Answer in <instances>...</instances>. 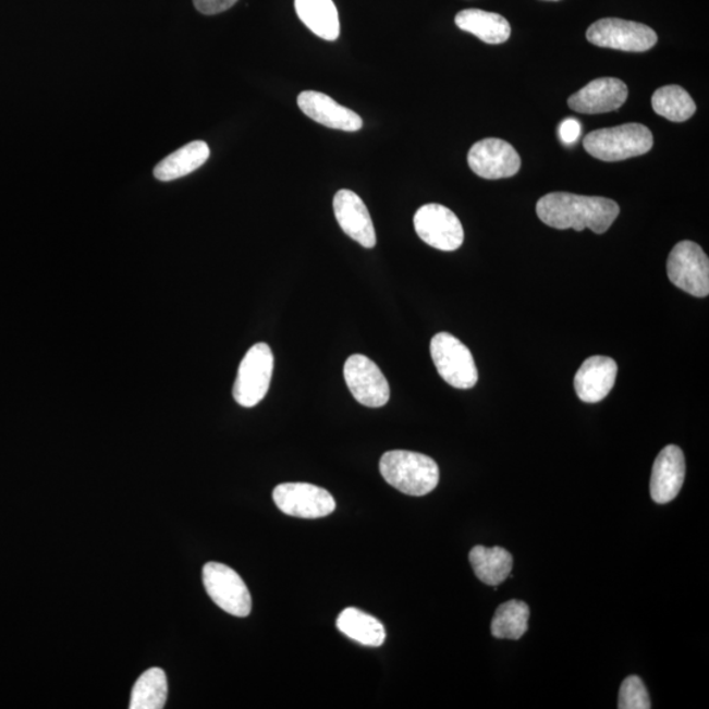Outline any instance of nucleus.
Listing matches in <instances>:
<instances>
[{"instance_id": "21", "label": "nucleus", "mask_w": 709, "mask_h": 709, "mask_svg": "<svg viewBox=\"0 0 709 709\" xmlns=\"http://www.w3.org/2000/svg\"><path fill=\"white\" fill-rule=\"evenodd\" d=\"M469 561L478 579L485 585L498 586L513 571V555L501 547L477 546L469 553Z\"/></svg>"}, {"instance_id": "13", "label": "nucleus", "mask_w": 709, "mask_h": 709, "mask_svg": "<svg viewBox=\"0 0 709 709\" xmlns=\"http://www.w3.org/2000/svg\"><path fill=\"white\" fill-rule=\"evenodd\" d=\"M628 99V87L618 78H598L567 99L578 113L597 114L619 110Z\"/></svg>"}, {"instance_id": "12", "label": "nucleus", "mask_w": 709, "mask_h": 709, "mask_svg": "<svg viewBox=\"0 0 709 709\" xmlns=\"http://www.w3.org/2000/svg\"><path fill=\"white\" fill-rule=\"evenodd\" d=\"M469 168L488 181L511 178L521 170L522 161L513 145L500 138H485L472 146Z\"/></svg>"}, {"instance_id": "23", "label": "nucleus", "mask_w": 709, "mask_h": 709, "mask_svg": "<svg viewBox=\"0 0 709 709\" xmlns=\"http://www.w3.org/2000/svg\"><path fill=\"white\" fill-rule=\"evenodd\" d=\"M168 679L162 669L146 670L132 689L131 709H162L168 700Z\"/></svg>"}, {"instance_id": "18", "label": "nucleus", "mask_w": 709, "mask_h": 709, "mask_svg": "<svg viewBox=\"0 0 709 709\" xmlns=\"http://www.w3.org/2000/svg\"><path fill=\"white\" fill-rule=\"evenodd\" d=\"M300 21L323 40L335 41L341 34L340 15L333 0H295Z\"/></svg>"}, {"instance_id": "27", "label": "nucleus", "mask_w": 709, "mask_h": 709, "mask_svg": "<svg viewBox=\"0 0 709 709\" xmlns=\"http://www.w3.org/2000/svg\"><path fill=\"white\" fill-rule=\"evenodd\" d=\"M239 0H194L197 11L204 15H217L232 9Z\"/></svg>"}, {"instance_id": "29", "label": "nucleus", "mask_w": 709, "mask_h": 709, "mask_svg": "<svg viewBox=\"0 0 709 709\" xmlns=\"http://www.w3.org/2000/svg\"><path fill=\"white\" fill-rule=\"evenodd\" d=\"M548 2H559V0H548Z\"/></svg>"}, {"instance_id": "2", "label": "nucleus", "mask_w": 709, "mask_h": 709, "mask_svg": "<svg viewBox=\"0 0 709 709\" xmlns=\"http://www.w3.org/2000/svg\"><path fill=\"white\" fill-rule=\"evenodd\" d=\"M380 473L384 480L401 493L424 497L439 484V466L436 460L412 451H389L380 460Z\"/></svg>"}, {"instance_id": "22", "label": "nucleus", "mask_w": 709, "mask_h": 709, "mask_svg": "<svg viewBox=\"0 0 709 709\" xmlns=\"http://www.w3.org/2000/svg\"><path fill=\"white\" fill-rule=\"evenodd\" d=\"M337 627L351 640L366 645V647H381L386 641L384 625L368 613L349 607L337 619Z\"/></svg>"}, {"instance_id": "28", "label": "nucleus", "mask_w": 709, "mask_h": 709, "mask_svg": "<svg viewBox=\"0 0 709 709\" xmlns=\"http://www.w3.org/2000/svg\"><path fill=\"white\" fill-rule=\"evenodd\" d=\"M580 136V124L576 119H566L559 126V137L565 145H573Z\"/></svg>"}, {"instance_id": "3", "label": "nucleus", "mask_w": 709, "mask_h": 709, "mask_svg": "<svg viewBox=\"0 0 709 709\" xmlns=\"http://www.w3.org/2000/svg\"><path fill=\"white\" fill-rule=\"evenodd\" d=\"M585 150L603 162H619L647 155L653 148L648 126L632 123L594 131L584 139Z\"/></svg>"}, {"instance_id": "11", "label": "nucleus", "mask_w": 709, "mask_h": 709, "mask_svg": "<svg viewBox=\"0 0 709 709\" xmlns=\"http://www.w3.org/2000/svg\"><path fill=\"white\" fill-rule=\"evenodd\" d=\"M343 375L351 394L359 404L382 407L391 399V388L384 374L366 355H351L344 363Z\"/></svg>"}, {"instance_id": "5", "label": "nucleus", "mask_w": 709, "mask_h": 709, "mask_svg": "<svg viewBox=\"0 0 709 709\" xmlns=\"http://www.w3.org/2000/svg\"><path fill=\"white\" fill-rule=\"evenodd\" d=\"M438 374L453 388L470 389L477 384L478 372L468 347L450 333H439L430 344Z\"/></svg>"}, {"instance_id": "17", "label": "nucleus", "mask_w": 709, "mask_h": 709, "mask_svg": "<svg viewBox=\"0 0 709 709\" xmlns=\"http://www.w3.org/2000/svg\"><path fill=\"white\" fill-rule=\"evenodd\" d=\"M618 364L611 357L591 356L578 369L574 388L580 401L597 404L610 394L615 386Z\"/></svg>"}, {"instance_id": "20", "label": "nucleus", "mask_w": 709, "mask_h": 709, "mask_svg": "<svg viewBox=\"0 0 709 709\" xmlns=\"http://www.w3.org/2000/svg\"><path fill=\"white\" fill-rule=\"evenodd\" d=\"M210 156L209 146L204 140H194L172 152L155 169V176L161 182L176 181L200 169Z\"/></svg>"}, {"instance_id": "6", "label": "nucleus", "mask_w": 709, "mask_h": 709, "mask_svg": "<svg viewBox=\"0 0 709 709\" xmlns=\"http://www.w3.org/2000/svg\"><path fill=\"white\" fill-rule=\"evenodd\" d=\"M586 38L599 48L634 53L648 52L658 41L656 32L648 25L616 17L600 19L590 25Z\"/></svg>"}, {"instance_id": "25", "label": "nucleus", "mask_w": 709, "mask_h": 709, "mask_svg": "<svg viewBox=\"0 0 709 709\" xmlns=\"http://www.w3.org/2000/svg\"><path fill=\"white\" fill-rule=\"evenodd\" d=\"M529 607L522 600H509L498 607L493 622H491V635L506 640H519L528 629Z\"/></svg>"}, {"instance_id": "15", "label": "nucleus", "mask_w": 709, "mask_h": 709, "mask_svg": "<svg viewBox=\"0 0 709 709\" xmlns=\"http://www.w3.org/2000/svg\"><path fill=\"white\" fill-rule=\"evenodd\" d=\"M686 463L680 447L668 445L657 456L650 477V496L656 503L675 500L685 482Z\"/></svg>"}, {"instance_id": "8", "label": "nucleus", "mask_w": 709, "mask_h": 709, "mask_svg": "<svg viewBox=\"0 0 709 709\" xmlns=\"http://www.w3.org/2000/svg\"><path fill=\"white\" fill-rule=\"evenodd\" d=\"M668 277L675 286L695 297L709 295V260L692 241L675 245L668 259Z\"/></svg>"}, {"instance_id": "16", "label": "nucleus", "mask_w": 709, "mask_h": 709, "mask_svg": "<svg viewBox=\"0 0 709 709\" xmlns=\"http://www.w3.org/2000/svg\"><path fill=\"white\" fill-rule=\"evenodd\" d=\"M297 105L306 117L331 130L344 132L362 130L363 120L359 114L338 105L323 93L304 91L298 95Z\"/></svg>"}, {"instance_id": "14", "label": "nucleus", "mask_w": 709, "mask_h": 709, "mask_svg": "<svg viewBox=\"0 0 709 709\" xmlns=\"http://www.w3.org/2000/svg\"><path fill=\"white\" fill-rule=\"evenodd\" d=\"M334 213L341 229L363 247L376 246V232L369 210L353 191L341 190L334 196Z\"/></svg>"}, {"instance_id": "9", "label": "nucleus", "mask_w": 709, "mask_h": 709, "mask_svg": "<svg viewBox=\"0 0 709 709\" xmlns=\"http://www.w3.org/2000/svg\"><path fill=\"white\" fill-rule=\"evenodd\" d=\"M414 228L425 244L442 252H455L464 242L457 216L440 204H426L414 216Z\"/></svg>"}, {"instance_id": "26", "label": "nucleus", "mask_w": 709, "mask_h": 709, "mask_svg": "<svg viewBox=\"0 0 709 709\" xmlns=\"http://www.w3.org/2000/svg\"><path fill=\"white\" fill-rule=\"evenodd\" d=\"M619 709H649L651 702L647 687L636 675L628 676L619 692Z\"/></svg>"}, {"instance_id": "10", "label": "nucleus", "mask_w": 709, "mask_h": 709, "mask_svg": "<svg viewBox=\"0 0 709 709\" xmlns=\"http://www.w3.org/2000/svg\"><path fill=\"white\" fill-rule=\"evenodd\" d=\"M273 502L284 514L303 519H319L334 513L337 503L328 490L305 482L281 484L273 490Z\"/></svg>"}, {"instance_id": "7", "label": "nucleus", "mask_w": 709, "mask_h": 709, "mask_svg": "<svg viewBox=\"0 0 709 709\" xmlns=\"http://www.w3.org/2000/svg\"><path fill=\"white\" fill-rule=\"evenodd\" d=\"M203 583L210 599L221 610L236 618L252 612V596L240 574L220 562H208L203 567Z\"/></svg>"}, {"instance_id": "1", "label": "nucleus", "mask_w": 709, "mask_h": 709, "mask_svg": "<svg viewBox=\"0 0 709 709\" xmlns=\"http://www.w3.org/2000/svg\"><path fill=\"white\" fill-rule=\"evenodd\" d=\"M536 213L546 225L554 229H574L577 232L590 229L596 234H603L615 222L621 208L616 201L606 197L552 193L536 204Z\"/></svg>"}, {"instance_id": "4", "label": "nucleus", "mask_w": 709, "mask_h": 709, "mask_svg": "<svg viewBox=\"0 0 709 709\" xmlns=\"http://www.w3.org/2000/svg\"><path fill=\"white\" fill-rule=\"evenodd\" d=\"M273 372V354L267 343H257L241 362L233 388L236 404L254 407L264 401L270 389Z\"/></svg>"}, {"instance_id": "24", "label": "nucleus", "mask_w": 709, "mask_h": 709, "mask_svg": "<svg viewBox=\"0 0 709 709\" xmlns=\"http://www.w3.org/2000/svg\"><path fill=\"white\" fill-rule=\"evenodd\" d=\"M651 107L657 114L673 123H683L692 119L696 112L692 95L685 88L675 85L658 88L651 98Z\"/></svg>"}, {"instance_id": "19", "label": "nucleus", "mask_w": 709, "mask_h": 709, "mask_svg": "<svg viewBox=\"0 0 709 709\" xmlns=\"http://www.w3.org/2000/svg\"><path fill=\"white\" fill-rule=\"evenodd\" d=\"M457 27L480 38L481 41L498 45L506 42L511 36L510 23L500 14L482 10H464L455 17Z\"/></svg>"}]
</instances>
